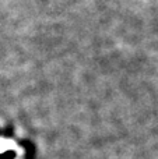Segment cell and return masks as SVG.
Masks as SVG:
<instances>
[{
  "mask_svg": "<svg viewBox=\"0 0 158 159\" xmlns=\"http://www.w3.org/2000/svg\"><path fill=\"white\" fill-rule=\"evenodd\" d=\"M14 144L10 143V141H6V140H0V154L4 151H7L8 148H13Z\"/></svg>",
  "mask_w": 158,
  "mask_h": 159,
  "instance_id": "6da1fadb",
  "label": "cell"
}]
</instances>
